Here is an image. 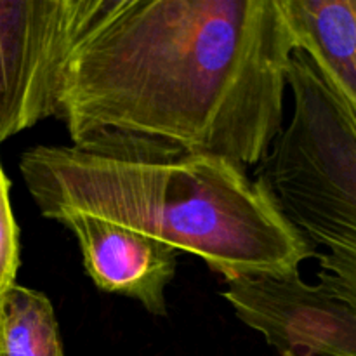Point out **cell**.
Wrapping results in <instances>:
<instances>
[{
    "label": "cell",
    "mask_w": 356,
    "mask_h": 356,
    "mask_svg": "<svg viewBox=\"0 0 356 356\" xmlns=\"http://www.w3.org/2000/svg\"><path fill=\"white\" fill-rule=\"evenodd\" d=\"M9 186L0 163V298L16 284L19 268V229L10 207Z\"/></svg>",
    "instance_id": "9"
},
{
    "label": "cell",
    "mask_w": 356,
    "mask_h": 356,
    "mask_svg": "<svg viewBox=\"0 0 356 356\" xmlns=\"http://www.w3.org/2000/svg\"><path fill=\"white\" fill-rule=\"evenodd\" d=\"M19 170L44 218L117 222L200 257L226 282L299 275L318 254L266 183L222 156L40 145Z\"/></svg>",
    "instance_id": "2"
},
{
    "label": "cell",
    "mask_w": 356,
    "mask_h": 356,
    "mask_svg": "<svg viewBox=\"0 0 356 356\" xmlns=\"http://www.w3.org/2000/svg\"><path fill=\"white\" fill-rule=\"evenodd\" d=\"M296 51L309 61L356 124V0H280Z\"/></svg>",
    "instance_id": "7"
},
{
    "label": "cell",
    "mask_w": 356,
    "mask_h": 356,
    "mask_svg": "<svg viewBox=\"0 0 356 356\" xmlns=\"http://www.w3.org/2000/svg\"><path fill=\"white\" fill-rule=\"evenodd\" d=\"M294 52L280 0H108L66 61L58 118L76 148L259 165Z\"/></svg>",
    "instance_id": "1"
},
{
    "label": "cell",
    "mask_w": 356,
    "mask_h": 356,
    "mask_svg": "<svg viewBox=\"0 0 356 356\" xmlns=\"http://www.w3.org/2000/svg\"><path fill=\"white\" fill-rule=\"evenodd\" d=\"M108 0H0V143L58 117L65 65Z\"/></svg>",
    "instance_id": "5"
},
{
    "label": "cell",
    "mask_w": 356,
    "mask_h": 356,
    "mask_svg": "<svg viewBox=\"0 0 356 356\" xmlns=\"http://www.w3.org/2000/svg\"><path fill=\"white\" fill-rule=\"evenodd\" d=\"M292 115L259 179L312 243L356 259V124L308 56L289 70Z\"/></svg>",
    "instance_id": "3"
},
{
    "label": "cell",
    "mask_w": 356,
    "mask_h": 356,
    "mask_svg": "<svg viewBox=\"0 0 356 356\" xmlns=\"http://www.w3.org/2000/svg\"><path fill=\"white\" fill-rule=\"evenodd\" d=\"M58 222L75 235L83 268L99 291L134 299L149 315L167 316L165 291L176 277L179 252L94 216L68 214Z\"/></svg>",
    "instance_id": "6"
},
{
    "label": "cell",
    "mask_w": 356,
    "mask_h": 356,
    "mask_svg": "<svg viewBox=\"0 0 356 356\" xmlns=\"http://www.w3.org/2000/svg\"><path fill=\"white\" fill-rule=\"evenodd\" d=\"M0 356H65L49 298L14 284L0 298Z\"/></svg>",
    "instance_id": "8"
},
{
    "label": "cell",
    "mask_w": 356,
    "mask_h": 356,
    "mask_svg": "<svg viewBox=\"0 0 356 356\" xmlns=\"http://www.w3.org/2000/svg\"><path fill=\"white\" fill-rule=\"evenodd\" d=\"M318 284L299 275L226 282L222 298L280 356H356V259L316 254Z\"/></svg>",
    "instance_id": "4"
},
{
    "label": "cell",
    "mask_w": 356,
    "mask_h": 356,
    "mask_svg": "<svg viewBox=\"0 0 356 356\" xmlns=\"http://www.w3.org/2000/svg\"><path fill=\"white\" fill-rule=\"evenodd\" d=\"M285 356H292V355H285Z\"/></svg>",
    "instance_id": "10"
}]
</instances>
